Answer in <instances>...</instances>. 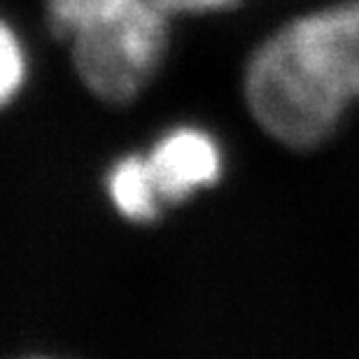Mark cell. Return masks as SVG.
<instances>
[{"label": "cell", "mask_w": 359, "mask_h": 359, "mask_svg": "<svg viewBox=\"0 0 359 359\" xmlns=\"http://www.w3.org/2000/svg\"><path fill=\"white\" fill-rule=\"evenodd\" d=\"M135 0H45L47 21L59 40H70L98 21L124 12Z\"/></svg>", "instance_id": "cell-5"}, {"label": "cell", "mask_w": 359, "mask_h": 359, "mask_svg": "<svg viewBox=\"0 0 359 359\" xmlns=\"http://www.w3.org/2000/svg\"><path fill=\"white\" fill-rule=\"evenodd\" d=\"M170 14L156 0H135L114 17L70 38L80 82L110 105H128L145 91L166 61Z\"/></svg>", "instance_id": "cell-2"}, {"label": "cell", "mask_w": 359, "mask_h": 359, "mask_svg": "<svg viewBox=\"0 0 359 359\" xmlns=\"http://www.w3.org/2000/svg\"><path fill=\"white\" fill-rule=\"evenodd\" d=\"M243 91L252 119L280 145H322L359 98V0L280 26L250 56Z\"/></svg>", "instance_id": "cell-1"}, {"label": "cell", "mask_w": 359, "mask_h": 359, "mask_svg": "<svg viewBox=\"0 0 359 359\" xmlns=\"http://www.w3.org/2000/svg\"><path fill=\"white\" fill-rule=\"evenodd\" d=\"M28 59L24 42L7 21L0 19V110L7 107L24 89Z\"/></svg>", "instance_id": "cell-6"}, {"label": "cell", "mask_w": 359, "mask_h": 359, "mask_svg": "<svg viewBox=\"0 0 359 359\" xmlns=\"http://www.w3.org/2000/svg\"><path fill=\"white\" fill-rule=\"evenodd\" d=\"M105 189L114 210L135 224H149L166 210L147 154H126L114 161L105 180Z\"/></svg>", "instance_id": "cell-4"}, {"label": "cell", "mask_w": 359, "mask_h": 359, "mask_svg": "<svg viewBox=\"0 0 359 359\" xmlns=\"http://www.w3.org/2000/svg\"><path fill=\"white\" fill-rule=\"evenodd\" d=\"M170 17L173 14H212L226 12L231 7L241 5L243 0H156Z\"/></svg>", "instance_id": "cell-7"}, {"label": "cell", "mask_w": 359, "mask_h": 359, "mask_svg": "<svg viewBox=\"0 0 359 359\" xmlns=\"http://www.w3.org/2000/svg\"><path fill=\"white\" fill-rule=\"evenodd\" d=\"M147 161L166 208L210 189L224 170L219 142L198 126L170 128L147 152Z\"/></svg>", "instance_id": "cell-3"}]
</instances>
